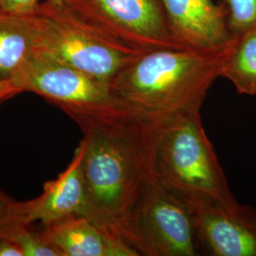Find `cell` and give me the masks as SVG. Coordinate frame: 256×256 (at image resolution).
Returning a JSON list of instances; mask_svg holds the SVG:
<instances>
[{
  "label": "cell",
  "instance_id": "6da1fadb",
  "mask_svg": "<svg viewBox=\"0 0 256 256\" xmlns=\"http://www.w3.org/2000/svg\"><path fill=\"white\" fill-rule=\"evenodd\" d=\"M166 120L146 119L128 110L74 119L84 135V216L126 244L129 214L156 182V147Z\"/></svg>",
  "mask_w": 256,
  "mask_h": 256
},
{
  "label": "cell",
  "instance_id": "7a4b0ae2",
  "mask_svg": "<svg viewBox=\"0 0 256 256\" xmlns=\"http://www.w3.org/2000/svg\"><path fill=\"white\" fill-rule=\"evenodd\" d=\"M234 41L220 50L166 48L147 52L110 82L117 100L146 119H169L202 108L212 84L221 77Z\"/></svg>",
  "mask_w": 256,
  "mask_h": 256
},
{
  "label": "cell",
  "instance_id": "3957f363",
  "mask_svg": "<svg viewBox=\"0 0 256 256\" xmlns=\"http://www.w3.org/2000/svg\"><path fill=\"white\" fill-rule=\"evenodd\" d=\"M155 166L156 180L186 202L234 196L203 128L200 108L165 120L156 142Z\"/></svg>",
  "mask_w": 256,
  "mask_h": 256
},
{
  "label": "cell",
  "instance_id": "277c9868",
  "mask_svg": "<svg viewBox=\"0 0 256 256\" xmlns=\"http://www.w3.org/2000/svg\"><path fill=\"white\" fill-rule=\"evenodd\" d=\"M36 18L37 52L106 82L144 54L106 36L58 2L40 3Z\"/></svg>",
  "mask_w": 256,
  "mask_h": 256
},
{
  "label": "cell",
  "instance_id": "5b68a950",
  "mask_svg": "<svg viewBox=\"0 0 256 256\" xmlns=\"http://www.w3.org/2000/svg\"><path fill=\"white\" fill-rule=\"evenodd\" d=\"M124 239L138 256L200 254L188 204L158 180L129 214Z\"/></svg>",
  "mask_w": 256,
  "mask_h": 256
},
{
  "label": "cell",
  "instance_id": "8992f818",
  "mask_svg": "<svg viewBox=\"0 0 256 256\" xmlns=\"http://www.w3.org/2000/svg\"><path fill=\"white\" fill-rule=\"evenodd\" d=\"M16 86L36 93L74 120L128 110L114 96L110 82L92 77L37 52L20 74Z\"/></svg>",
  "mask_w": 256,
  "mask_h": 256
},
{
  "label": "cell",
  "instance_id": "52a82bcc",
  "mask_svg": "<svg viewBox=\"0 0 256 256\" xmlns=\"http://www.w3.org/2000/svg\"><path fill=\"white\" fill-rule=\"evenodd\" d=\"M58 3L106 36L138 50L187 48L172 34L156 0H61Z\"/></svg>",
  "mask_w": 256,
  "mask_h": 256
},
{
  "label": "cell",
  "instance_id": "ba28073f",
  "mask_svg": "<svg viewBox=\"0 0 256 256\" xmlns=\"http://www.w3.org/2000/svg\"><path fill=\"white\" fill-rule=\"evenodd\" d=\"M200 254L256 256V210L232 196L188 202Z\"/></svg>",
  "mask_w": 256,
  "mask_h": 256
},
{
  "label": "cell",
  "instance_id": "9c48e42d",
  "mask_svg": "<svg viewBox=\"0 0 256 256\" xmlns=\"http://www.w3.org/2000/svg\"><path fill=\"white\" fill-rule=\"evenodd\" d=\"M170 30L183 46L216 50L226 46L234 34L222 8L212 0H160Z\"/></svg>",
  "mask_w": 256,
  "mask_h": 256
},
{
  "label": "cell",
  "instance_id": "30bf717a",
  "mask_svg": "<svg viewBox=\"0 0 256 256\" xmlns=\"http://www.w3.org/2000/svg\"><path fill=\"white\" fill-rule=\"evenodd\" d=\"M84 144L76 148L66 169L58 178L45 183L44 191L36 200L20 202V220L30 226L40 222L44 227L74 216H84L86 190L82 170Z\"/></svg>",
  "mask_w": 256,
  "mask_h": 256
},
{
  "label": "cell",
  "instance_id": "8fae6325",
  "mask_svg": "<svg viewBox=\"0 0 256 256\" xmlns=\"http://www.w3.org/2000/svg\"><path fill=\"white\" fill-rule=\"evenodd\" d=\"M61 256H138L137 252L84 216H74L44 227Z\"/></svg>",
  "mask_w": 256,
  "mask_h": 256
},
{
  "label": "cell",
  "instance_id": "7c38bea8",
  "mask_svg": "<svg viewBox=\"0 0 256 256\" xmlns=\"http://www.w3.org/2000/svg\"><path fill=\"white\" fill-rule=\"evenodd\" d=\"M37 46L36 14L16 16L0 12V81L16 84Z\"/></svg>",
  "mask_w": 256,
  "mask_h": 256
},
{
  "label": "cell",
  "instance_id": "4fadbf2b",
  "mask_svg": "<svg viewBox=\"0 0 256 256\" xmlns=\"http://www.w3.org/2000/svg\"><path fill=\"white\" fill-rule=\"evenodd\" d=\"M234 34L221 77L229 80L239 94L256 95V26Z\"/></svg>",
  "mask_w": 256,
  "mask_h": 256
},
{
  "label": "cell",
  "instance_id": "5bb4252c",
  "mask_svg": "<svg viewBox=\"0 0 256 256\" xmlns=\"http://www.w3.org/2000/svg\"><path fill=\"white\" fill-rule=\"evenodd\" d=\"M4 238L16 242L24 256H61L57 248L46 240L42 230H32L28 225H16Z\"/></svg>",
  "mask_w": 256,
  "mask_h": 256
},
{
  "label": "cell",
  "instance_id": "9a60e30c",
  "mask_svg": "<svg viewBox=\"0 0 256 256\" xmlns=\"http://www.w3.org/2000/svg\"><path fill=\"white\" fill-rule=\"evenodd\" d=\"M229 8L228 25L232 34L256 26V0H226Z\"/></svg>",
  "mask_w": 256,
  "mask_h": 256
},
{
  "label": "cell",
  "instance_id": "2e32d148",
  "mask_svg": "<svg viewBox=\"0 0 256 256\" xmlns=\"http://www.w3.org/2000/svg\"><path fill=\"white\" fill-rule=\"evenodd\" d=\"M20 220V202H14L0 191V238H4Z\"/></svg>",
  "mask_w": 256,
  "mask_h": 256
},
{
  "label": "cell",
  "instance_id": "e0dca14e",
  "mask_svg": "<svg viewBox=\"0 0 256 256\" xmlns=\"http://www.w3.org/2000/svg\"><path fill=\"white\" fill-rule=\"evenodd\" d=\"M40 0H0V12L16 16L36 14Z\"/></svg>",
  "mask_w": 256,
  "mask_h": 256
},
{
  "label": "cell",
  "instance_id": "ac0fdd59",
  "mask_svg": "<svg viewBox=\"0 0 256 256\" xmlns=\"http://www.w3.org/2000/svg\"><path fill=\"white\" fill-rule=\"evenodd\" d=\"M0 256H24V254L12 239L0 238Z\"/></svg>",
  "mask_w": 256,
  "mask_h": 256
},
{
  "label": "cell",
  "instance_id": "d6986e66",
  "mask_svg": "<svg viewBox=\"0 0 256 256\" xmlns=\"http://www.w3.org/2000/svg\"><path fill=\"white\" fill-rule=\"evenodd\" d=\"M18 93H21V92L16 84L0 81V104Z\"/></svg>",
  "mask_w": 256,
  "mask_h": 256
},
{
  "label": "cell",
  "instance_id": "ffe728a7",
  "mask_svg": "<svg viewBox=\"0 0 256 256\" xmlns=\"http://www.w3.org/2000/svg\"><path fill=\"white\" fill-rule=\"evenodd\" d=\"M46 1H52V2H60L61 0H46Z\"/></svg>",
  "mask_w": 256,
  "mask_h": 256
}]
</instances>
